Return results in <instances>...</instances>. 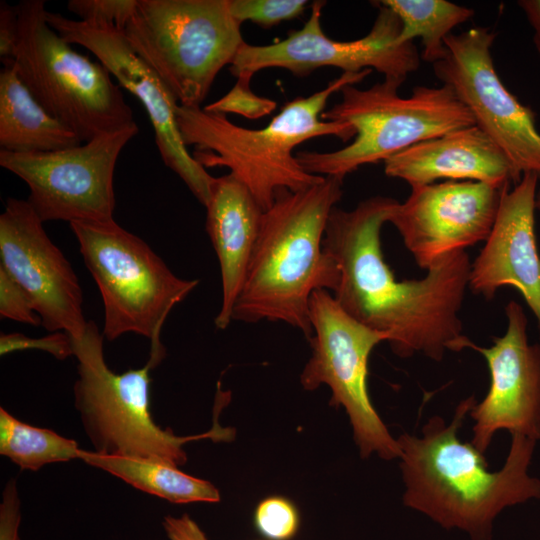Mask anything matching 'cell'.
Listing matches in <instances>:
<instances>
[{
  "label": "cell",
  "mask_w": 540,
  "mask_h": 540,
  "mask_svg": "<svg viewBox=\"0 0 540 540\" xmlns=\"http://www.w3.org/2000/svg\"><path fill=\"white\" fill-rule=\"evenodd\" d=\"M396 204L373 196L352 210L333 208L323 237L340 272L332 295L352 318L385 334L398 357L420 353L439 362L446 351H461L471 341L459 318L471 262L465 250L456 251L436 260L424 278L397 281L380 237Z\"/></svg>",
  "instance_id": "cell-1"
},
{
  "label": "cell",
  "mask_w": 540,
  "mask_h": 540,
  "mask_svg": "<svg viewBox=\"0 0 540 540\" xmlns=\"http://www.w3.org/2000/svg\"><path fill=\"white\" fill-rule=\"evenodd\" d=\"M475 403L470 396L457 405L449 423L434 415L420 436L403 433L397 438L403 504L446 530H460L471 540H492L494 522L504 509L540 499V479L529 474L537 441L511 435L503 467L491 472L485 454L458 437Z\"/></svg>",
  "instance_id": "cell-2"
},
{
  "label": "cell",
  "mask_w": 540,
  "mask_h": 540,
  "mask_svg": "<svg viewBox=\"0 0 540 540\" xmlns=\"http://www.w3.org/2000/svg\"><path fill=\"white\" fill-rule=\"evenodd\" d=\"M343 179L324 177L306 189L279 190L264 211L260 232L232 319L283 322L312 334L313 292H334L340 272L323 249L331 211L342 198Z\"/></svg>",
  "instance_id": "cell-3"
},
{
  "label": "cell",
  "mask_w": 540,
  "mask_h": 540,
  "mask_svg": "<svg viewBox=\"0 0 540 540\" xmlns=\"http://www.w3.org/2000/svg\"><path fill=\"white\" fill-rule=\"evenodd\" d=\"M372 70L344 72L310 96L287 102L261 129L232 123L226 115L201 107H177V122L186 146L204 167H226L253 195L263 211L268 210L279 190L299 191L324 177L308 173L293 150L320 136H336L346 142L355 137L354 128L343 122L325 121L321 115L335 92L355 85Z\"/></svg>",
  "instance_id": "cell-4"
},
{
  "label": "cell",
  "mask_w": 540,
  "mask_h": 540,
  "mask_svg": "<svg viewBox=\"0 0 540 540\" xmlns=\"http://www.w3.org/2000/svg\"><path fill=\"white\" fill-rule=\"evenodd\" d=\"M399 87L386 80L368 89L343 87L341 101L321 118L351 125L354 140L332 152H297L300 165L314 175L344 179L359 167L384 162L414 144L476 125L447 85L416 86L406 98L398 94Z\"/></svg>",
  "instance_id": "cell-5"
},
{
  "label": "cell",
  "mask_w": 540,
  "mask_h": 540,
  "mask_svg": "<svg viewBox=\"0 0 540 540\" xmlns=\"http://www.w3.org/2000/svg\"><path fill=\"white\" fill-rule=\"evenodd\" d=\"M78 360L75 408L95 452L107 455L156 457L176 466L187 461L183 445L210 438L229 441L234 430L214 423L201 435L180 437L160 428L150 412V371L165 356L163 345H151L148 362L139 369L113 372L103 354V334L89 321L80 340H72Z\"/></svg>",
  "instance_id": "cell-6"
},
{
  "label": "cell",
  "mask_w": 540,
  "mask_h": 540,
  "mask_svg": "<svg viewBox=\"0 0 540 540\" xmlns=\"http://www.w3.org/2000/svg\"><path fill=\"white\" fill-rule=\"evenodd\" d=\"M19 36L13 60L18 76L53 117L81 142L136 124L110 72L76 52L48 23L45 1L17 5Z\"/></svg>",
  "instance_id": "cell-7"
},
{
  "label": "cell",
  "mask_w": 540,
  "mask_h": 540,
  "mask_svg": "<svg viewBox=\"0 0 540 540\" xmlns=\"http://www.w3.org/2000/svg\"><path fill=\"white\" fill-rule=\"evenodd\" d=\"M228 0H137L123 32L180 106L201 107L245 43Z\"/></svg>",
  "instance_id": "cell-8"
},
{
  "label": "cell",
  "mask_w": 540,
  "mask_h": 540,
  "mask_svg": "<svg viewBox=\"0 0 540 540\" xmlns=\"http://www.w3.org/2000/svg\"><path fill=\"white\" fill-rule=\"evenodd\" d=\"M69 225L103 300V336L113 341L135 333L159 343L168 314L198 280L176 276L141 238L114 219Z\"/></svg>",
  "instance_id": "cell-9"
},
{
  "label": "cell",
  "mask_w": 540,
  "mask_h": 540,
  "mask_svg": "<svg viewBox=\"0 0 540 540\" xmlns=\"http://www.w3.org/2000/svg\"><path fill=\"white\" fill-rule=\"evenodd\" d=\"M310 321L312 355L301 385L309 391L322 384L330 388V405L344 407L362 458L372 453L385 460L399 458L398 441L379 417L367 387L370 353L388 337L348 315L327 290L312 293Z\"/></svg>",
  "instance_id": "cell-10"
},
{
  "label": "cell",
  "mask_w": 540,
  "mask_h": 540,
  "mask_svg": "<svg viewBox=\"0 0 540 540\" xmlns=\"http://www.w3.org/2000/svg\"><path fill=\"white\" fill-rule=\"evenodd\" d=\"M377 17L368 34L352 41L330 39L322 30L321 14L325 1L311 5L304 25L281 41L268 45L244 43L230 72L253 76L267 68H282L297 77H305L322 67H335L349 73L366 69L383 74L384 80L401 86L409 74L419 68L420 56L413 42L399 40L401 21L379 1Z\"/></svg>",
  "instance_id": "cell-11"
},
{
  "label": "cell",
  "mask_w": 540,
  "mask_h": 540,
  "mask_svg": "<svg viewBox=\"0 0 540 540\" xmlns=\"http://www.w3.org/2000/svg\"><path fill=\"white\" fill-rule=\"evenodd\" d=\"M139 132L137 124L105 133L72 148L11 153L0 166L29 187L27 201L43 222L109 221L116 205L114 172L121 151Z\"/></svg>",
  "instance_id": "cell-12"
},
{
  "label": "cell",
  "mask_w": 540,
  "mask_h": 540,
  "mask_svg": "<svg viewBox=\"0 0 540 540\" xmlns=\"http://www.w3.org/2000/svg\"><path fill=\"white\" fill-rule=\"evenodd\" d=\"M496 34L473 27L445 39L446 55L435 76L468 108L475 124L506 154L519 177L540 179V131L535 113L501 81L491 55Z\"/></svg>",
  "instance_id": "cell-13"
},
{
  "label": "cell",
  "mask_w": 540,
  "mask_h": 540,
  "mask_svg": "<svg viewBox=\"0 0 540 540\" xmlns=\"http://www.w3.org/2000/svg\"><path fill=\"white\" fill-rule=\"evenodd\" d=\"M46 17L50 26L65 41L89 50L120 87L139 99L152 124L155 143L163 163L206 206L215 177L189 153L177 122L178 102L160 78L134 52L124 32L113 26L89 25L48 10Z\"/></svg>",
  "instance_id": "cell-14"
},
{
  "label": "cell",
  "mask_w": 540,
  "mask_h": 540,
  "mask_svg": "<svg viewBox=\"0 0 540 540\" xmlns=\"http://www.w3.org/2000/svg\"><path fill=\"white\" fill-rule=\"evenodd\" d=\"M27 200L8 198L0 215L2 267L29 296L42 326L80 340L88 327L78 278Z\"/></svg>",
  "instance_id": "cell-15"
},
{
  "label": "cell",
  "mask_w": 540,
  "mask_h": 540,
  "mask_svg": "<svg viewBox=\"0 0 540 540\" xmlns=\"http://www.w3.org/2000/svg\"><path fill=\"white\" fill-rule=\"evenodd\" d=\"M504 189L451 180L412 188L406 201L395 205L389 223L427 270L441 257L487 239Z\"/></svg>",
  "instance_id": "cell-16"
},
{
  "label": "cell",
  "mask_w": 540,
  "mask_h": 540,
  "mask_svg": "<svg viewBox=\"0 0 540 540\" xmlns=\"http://www.w3.org/2000/svg\"><path fill=\"white\" fill-rule=\"evenodd\" d=\"M505 314L507 330L492 346L468 344L484 356L490 371L486 396L469 412L474 420L471 444L482 454L500 430L540 440V345L529 342L519 303L509 301Z\"/></svg>",
  "instance_id": "cell-17"
},
{
  "label": "cell",
  "mask_w": 540,
  "mask_h": 540,
  "mask_svg": "<svg viewBox=\"0 0 540 540\" xmlns=\"http://www.w3.org/2000/svg\"><path fill=\"white\" fill-rule=\"evenodd\" d=\"M539 178L525 173L512 189L505 188L494 225L471 264L468 288L492 299L504 286L516 288L540 327V256L535 235Z\"/></svg>",
  "instance_id": "cell-18"
},
{
  "label": "cell",
  "mask_w": 540,
  "mask_h": 540,
  "mask_svg": "<svg viewBox=\"0 0 540 540\" xmlns=\"http://www.w3.org/2000/svg\"><path fill=\"white\" fill-rule=\"evenodd\" d=\"M387 176L412 188L437 180L477 181L503 189L518 183L506 154L477 125L414 144L384 162Z\"/></svg>",
  "instance_id": "cell-19"
},
{
  "label": "cell",
  "mask_w": 540,
  "mask_h": 540,
  "mask_svg": "<svg viewBox=\"0 0 540 540\" xmlns=\"http://www.w3.org/2000/svg\"><path fill=\"white\" fill-rule=\"evenodd\" d=\"M205 208L206 231L218 257L222 282V303L215 326L225 329L233 320V308L245 282L264 211L230 173L215 177Z\"/></svg>",
  "instance_id": "cell-20"
},
{
  "label": "cell",
  "mask_w": 540,
  "mask_h": 540,
  "mask_svg": "<svg viewBox=\"0 0 540 540\" xmlns=\"http://www.w3.org/2000/svg\"><path fill=\"white\" fill-rule=\"evenodd\" d=\"M78 136L50 115L22 82L13 61L0 72V150L39 153L81 145Z\"/></svg>",
  "instance_id": "cell-21"
},
{
  "label": "cell",
  "mask_w": 540,
  "mask_h": 540,
  "mask_svg": "<svg viewBox=\"0 0 540 540\" xmlns=\"http://www.w3.org/2000/svg\"><path fill=\"white\" fill-rule=\"evenodd\" d=\"M79 459L171 503L220 501L219 491L212 483L190 476L161 458L107 455L80 449Z\"/></svg>",
  "instance_id": "cell-22"
},
{
  "label": "cell",
  "mask_w": 540,
  "mask_h": 540,
  "mask_svg": "<svg viewBox=\"0 0 540 540\" xmlns=\"http://www.w3.org/2000/svg\"><path fill=\"white\" fill-rule=\"evenodd\" d=\"M401 21L402 43L421 40L422 58L436 63L446 55L445 39L452 30L468 21L474 10L446 0H381Z\"/></svg>",
  "instance_id": "cell-23"
},
{
  "label": "cell",
  "mask_w": 540,
  "mask_h": 540,
  "mask_svg": "<svg viewBox=\"0 0 540 540\" xmlns=\"http://www.w3.org/2000/svg\"><path fill=\"white\" fill-rule=\"evenodd\" d=\"M79 451L76 441L26 424L0 408V454L22 470L37 471L50 463L79 458Z\"/></svg>",
  "instance_id": "cell-24"
},
{
  "label": "cell",
  "mask_w": 540,
  "mask_h": 540,
  "mask_svg": "<svg viewBox=\"0 0 540 540\" xmlns=\"http://www.w3.org/2000/svg\"><path fill=\"white\" fill-rule=\"evenodd\" d=\"M307 0H228L229 11L241 25L250 21L271 28L303 14Z\"/></svg>",
  "instance_id": "cell-25"
},
{
  "label": "cell",
  "mask_w": 540,
  "mask_h": 540,
  "mask_svg": "<svg viewBox=\"0 0 540 540\" xmlns=\"http://www.w3.org/2000/svg\"><path fill=\"white\" fill-rule=\"evenodd\" d=\"M253 76L240 75L234 86L220 99L203 107L208 112L234 113L247 119H259L272 113L277 103L269 98L258 96L250 88Z\"/></svg>",
  "instance_id": "cell-26"
},
{
  "label": "cell",
  "mask_w": 540,
  "mask_h": 540,
  "mask_svg": "<svg viewBox=\"0 0 540 540\" xmlns=\"http://www.w3.org/2000/svg\"><path fill=\"white\" fill-rule=\"evenodd\" d=\"M254 521L258 531L270 540H289L299 526L296 507L281 496L262 500L256 507Z\"/></svg>",
  "instance_id": "cell-27"
},
{
  "label": "cell",
  "mask_w": 540,
  "mask_h": 540,
  "mask_svg": "<svg viewBox=\"0 0 540 540\" xmlns=\"http://www.w3.org/2000/svg\"><path fill=\"white\" fill-rule=\"evenodd\" d=\"M136 5L137 0H69L67 9L86 24L113 26L123 31Z\"/></svg>",
  "instance_id": "cell-28"
},
{
  "label": "cell",
  "mask_w": 540,
  "mask_h": 540,
  "mask_svg": "<svg viewBox=\"0 0 540 540\" xmlns=\"http://www.w3.org/2000/svg\"><path fill=\"white\" fill-rule=\"evenodd\" d=\"M27 349L46 351L60 360L74 355L72 338L63 331L52 332L41 338H30L21 333L2 334L0 337V354L2 356Z\"/></svg>",
  "instance_id": "cell-29"
},
{
  "label": "cell",
  "mask_w": 540,
  "mask_h": 540,
  "mask_svg": "<svg viewBox=\"0 0 540 540\" xmlns=\"http://www.w3.org/2000/svg\"><path fill=\"white\" fill-rule=\"evenodd\" d=\"M33 304L22 287L0 267V315L33 326L42 325Z\"/></svg>",
  "instance_id": "cell-30"
},
{
  "label": "cell",
  "mask_w": 540,
  "mask_h": 540,
  "mask_svg": "<svg viewBox=\"0 0 540 540\" xmlns=\"http://www.w3.org/2000/svg\"><path fill=\"white\" fill-rule=\"evenodd\" d=\"M20 507L16 481L11 479L3 490L0 504V540H21L19 535Z\"/></svg>",
  "instance_id": "cell-31"
},
{
  "label": "cell",
  "mask_w": 540,
  "mask_h": 540,
  "mask_svg": "<svg viewBox=\"0 0 540 540\" xmlns=\"http://www.w3.org/2000/svg\"><path fill=\"white\" fill-rule=\"evenodd\" d=\"M19 36L17 5L0 3V58L2 63L14 60Z\"/></svg>",
  "instance_id": "cell-32"
},
{
  "label": "cell",
  "mask_w": 540,
  "mask_h": 540,
  "mask_svg": "<svg viewBox=\"0 0 540 540\" xmlns=\"http://www.w3.org/2000/svg\"><path fill=\"white\" fill-rule=\"evenodd\" d=\"M163 528L169 540H209L199 525L187 514L166 516Z\"/></svg>",
  "instance_id": "cell-33"
},
{
  "label": "cell",
  "mask_w": 540,
  "mask_h": 540,
  "mask_svg": "<svg viewBox=\"0 0 540 540\" xmlns=\"http://www.w3.org/2000/svg\"><path fill=\"white\" fill-rule=\"evenodd\" d=\"M517 4L532 27L533 43L540 56V0H520Z\"/></svg>",
  "instance_id": "cell-34"
},
{
  "label": "cell",
  "mask_w": 540,
  "mask_h": 540,
  "mask_svg": "<svg viewBox=\"0 0 540 540\" xmlns=\"http://www.w3.org/2000/svg\"><path fill=\"white\" fill-rule=\"evenodd\" d=\"M536 209L540 211V187L539 189H537V194H536Z\"/></svg>",
  "instance_id": "cell-35"
}]
</instances>
